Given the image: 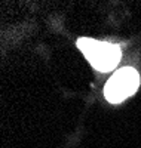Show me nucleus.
<instances>
[{
	"instance_id": "f03ea898",
	"label": "nucleus",
	"mask_w": 141,
	"mask_h": 148,
	"mask_svg": "<svg viewBox=\"0 0 141 148\" xmlns=\"http://www.w3.org/2000/svg\"><path fill=\"white\" fill-rule=\"evenodd\" d=\"M140 86V74L129 67L120 68L111 76L104 88V95L107 101L116 104L122 102L125 98L131 96L137 92Z\"/></svg>"
},
{
	"instance_id": "f257e3e1",
	"label": "nucleus",
	"mask_w": 141,
	"mask_h": 148,
	"mask_svg": "<svg viewBox=\"0 0 141 148\" xmlns=\"http://www.w3.org/2000/svg\"><path fill=\"white\" fill-rule=\"evenodd\" d=\"M77 46L83 52L85 58L100 71H110L118 65L120 61L122 52L118 45L98 42L83 37L77 40Z\"/></svg>"
}]
</instances>
